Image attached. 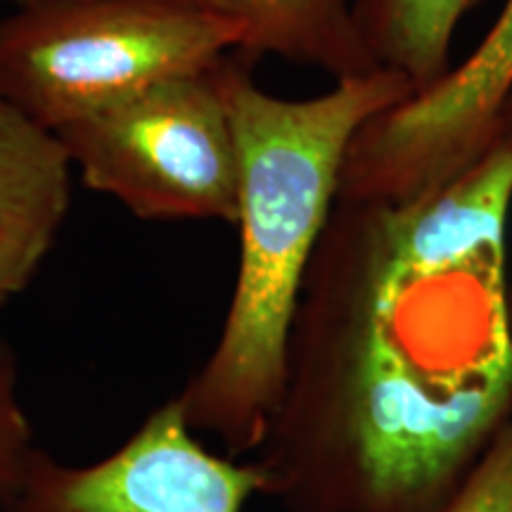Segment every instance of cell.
<instances>
[{
	"label": "cell",
	"mask_w": 512,
	"mask_h": 512,
	"mask_svg": "<svg viewBox=\"0 0 512 512\" xmlns=\"http://www.w3.org/2000/svg\"><path fill=\"white\" fill-rule=\"evenodd\" d=\"M512 114L403 202L337 200L254 463L285 512H446L512 420Z\"/></svg>",
	"instance_id": "1"
},
{
	"label": "cell",
	"mask_w": 512,
	"mask_h": 512,
	"mask_svg": "<svg viewBox=\"0 0 512 512\" xmlns=\"http://www.w3.org/2000/svg\"><path fill=\"white\" fill-rule=\"evenodd\" d=\"M216 76L238 140L240 259L216 344L174 396L202 439L245 458L261 446L278 406L294 309L351 140L413 88L377 67L316 98L287 100L264 91L254 62L240 53L223 57Z\"/></svg>",
	"instance_id": "2"
},
{
	"label": "cell",
	"mask_w": 512,
	"mask_h": 512,
	"mask_svg": "<svg viewBox=\"0 0 512 512\" xmlns=\"http://www.w3.org/2000/svg\"><path fill=\"white\" fill-rule=\"evenodd\" d=\"M238 50L230 24L178 0H27L0 22V93L60 131Z\"/></svg>",
	"instance_id": "3"
},
{
	"label": "cell",
	"mask_w": 512,
	"mask_h": 512,
	"mask_svg": "<svg viewBox=\"0 0 512 512\" xmlns=\"http://www.w3.org/2000/svg\"><path fill=\"white\" fill-rule=\"evenodd\" d=\"M216 67L159 81L55 131L83 185L143 221L235 226L238 140Z\"/></svg>",
	"instance_id": "4"
},
{
	"label": "cell",
	"mask_w": 512,
	"mask_h": 512,
	"mask_svg": "<svg viewBox=\"0 0 512 512\" xmlns=\"http://www.w3.org/2000/svg\"><path fill=\"white\" fill-rule=\"evenodd\" d=\"M512 114V0L458 67L396 102L351 140L337 200L403 202L453 181Z\"/></svg>",
	"instance_id": "5"
},
{
	"label": "cell",
	"mask_w": 512,
	"mask_h": 512,
	"mask_svg": "<svg viewBox=\"0 0 512 512\" xmlns=\"http://www.w3.org/2000/svg\"><path fill=\"white\" fill-rule=\"evenodd\" d=\"M261 491L254 460L211 451L171 396L93 463L41 448L3 512H242Z\"/></svg>",
	"instance_id": "6"
},
{
	"label": "cell",
	"mask_w": 512,
	"mask_h": 512,
	"mask_svg": "<svg viewBox=\"0 0 512 512\" xmlns=\"http://www.w3.org/2000/svg\"><path fill=\"white\" fill-rule=\"evenodd\" d=\"M72 159L55 131L0 93V311L29 290L72 202Z\"/></svg>",
	"instance_id": "7"
},
{
	"label": "cell",
	"mask_w": 512,
	"mask_h": 512,
	"mask_svg": "<svg viewBox=\"0 0 512 512\" xmlns=\"http://www.w3.org/2000/svg\"><path fill=\"white\" fill-rule=\"evenodd\" d=\"M240 34V55L320 69L332 79L377 69L356 24V0H178Z\"/></svg>",
	"instance_id": "8"
},
{
	"label": "cell",
	"mask_w": 512,
	"mask_h": 512,
	"mask_svg": "<svg viewBox=\"0 0 512 512\" xmlns=\"http://www.w3.org/2000/svg\"><path fill=\"white\" fill-rule=\"evenodd\" d=\"M479 0H356V24L377 67L425 93L451 69L453 36Z\"/></svg>",
	"instance_id": "9"
},
{
	"label": "cell",
	"mask_w": 512,
	"mask_h": 512,
	"mask_svg": "<svg viewBox=\"0 0 512 512\" xmlns=\"http://www.w3.org/2000/svg\"><path fill=\"white\" fill-rule=\"evenodd\" d=\"M41 451L22 401V377L15 349L0 337V512L27 479Z\"/></svg>",
	"instance_id": "10"
},
{
	"label": "cell",
	"mask_w": 512,
	"mask_h": 512,
	"mask_svg": "<svg viewBox=\"0 0 512 512\" xmlns=\"http://www.w3.org/2000/svg\"><path fill=\"white\" fill-rule=\"evenodd\" d=\"M446 512H512V420L486 448Z\"/></svg>",
	"instance_id": "11"
},
{
	"label": "cell",
	"mask_w": 512,
	"mask_h": 512,
	"mask_svg": "<svg viewBox=\"0 0 512 512\" xmlns=\"http://www.w3.org/2000/svg\"><path fill=\"white\" fill-rule=\"evenodd\" d=\"M15 3H22V0H15Z\"/></svg>",
	"instance_id": "12"
},
{
	"label": "cell",
	"mask_w": 512,
	"mask_h": 512,
	"mask_svg": "<svg viewBox=\"0 0 512 512\" xmlns=\"http://www.w3.org/2000/svg\"><path fill=\"white\" fill-rule=\"evenodd\" d=\"M22 3H27V0H22ZM17 5H19V3H17Z\"/></svg>",
	"instance_id": "13"
}]
</instances>
